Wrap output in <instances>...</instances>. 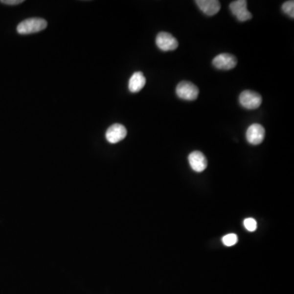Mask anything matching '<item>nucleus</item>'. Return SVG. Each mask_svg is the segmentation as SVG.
<instances>
[{
  "mask_svg": "<svg viewBox=\"0 0 294 294\" xmlns=\"http://www.w3.org/2000/svg\"><path fill=\"white\" fill-rule=\"evenodd\" d=\"M47 26V22L43 18H28L26 20L19 23V25L17 27V31L20 35H30V34L40 32L45 30Z\"/></svg>",
  "mask_w": 294,
  "mask_h": 294,
  "instance_id": "nucleus-1",
  "label": "nucleus"
},
{
  "mask_svg": "<svg viewBox=\"0 0 294 294\" xmlns=\"http://www.w3.org/2000/svg\"><path fill=\"white\" fill-rule=\"evenodd\" d=\"M176 93L181 99L192 102L197 99L200 90L198 87L191 82L181 81L177 86Z\"/></svg>",
  "mask_w": 294,
  "mask_h": 294,
  "instance_id": "nucleus-2",
  "label": "nucleus"
},
{
  "mask_svg": "<svg viewBox=\"0 0 294 294\" xmlns=\"http://www.w3.org/2000/svg\"><path fill=\"white\" fill-rule=\"evenodd\" d=\"M241 106L247 110L257 109L262 105V96L256 91L245 90L242 91L239 97Z\"/></svg>",
  "mask_w": 294,
  "mask_h": 294,
  "instance_id": "nucleus-3",
  "label": "nucleus"
},
{
  "mask_svg": "<svg viewBox=\"0 0 294 294\" xmlns=\"http://www.w3.org/2000/svg\"><path fill=\"white\" fill-rule=\"evenodd\" d=\"M156 45L163 52L174 51L178 47V41L174 36L168 32L158 33L156 36Z\"/></svg>",
  "mask_w": 294,
  "mask_h": 294,
  "instance_id": "nucleus-4",
  "label": "nucleus"
},
{
  "mask_svg": "<svg viewBox=\"0 0 294 294\" xmlns=\"http://www.w3.org/2000/svg\"><path fill=\"white\" fill-rule=\"evenodd\" d=\"M230 10L233 15H235L238 21L241 23L252 19V13L247 9L246 0H237L230 4Z\"/></svg>",
  "mask_w": 294,
  "mask_h": 294,
  "instance_id": "nucleus-5",
  "label": "nucleus"
},
{
  "mask_svg": "<svg viewBox=\"0 0 294 294\" xmlns=\"http://www.w3.org/2000/svg\"><path fill=\"white\" fill-rule=\"evenodd\" d=\"M213 65L217 69L230 70L236 67L237 59L234 55L223 53L216 56L213 60Z\"/></svg>",
  "mask_w": 294,
  "mask_h": 294,
  "instance_id": "nucleus-6",
  "label": "nucleus"
},
{
  "mask_svg": "<svg viewBox=\"0 0 294 294\" xmlns=\"http://www.w3.org/2000/svg\"><path fill=\"white\" fill-rule=\"evenodd\" d=\"M266 131L262 125L259 124H253L248 128L246 131L247 141L252 145L257 146L262 143L265 138Z\"/></svg>",
  "mask_w": 294,
  "mask_h": 294,
  "instance_id": "nucleus-7",
  "label": "nucleus"
},
{
  "mask_svg": "<svg viewBox=\"0 0 294 294\" xmlns=\"http://www.w3.org/2000/svg\"><path fill=\"white\" fill-rule=\"evenodd\" d=\"M127 136V129L120 124H113L107 129L106 138L107 141L112 144L118 143L124 140Z\"/></svg>",
  "mask_w": 294,
  "mask_h": 294,
  "instance_id": "nucleus-8",
  "label": "nucleus"
},
{
  "mask_svg": "<svg viewBox=\"0 0 294 294\" xmlns=\"http://www.w3.org/2000/svg\"><path fill=\"white\" fill-rule=\"evenodd\" d=\"M190 168L196 173H202L208 166V161L205 156L201 151H194L188 157Z\"/></svg>",
  "mask_w": 294,
  "mask_h": 294,
  "instance_id": "nucleus-9",
  "label": "nucleus"
},
{
  "mask_svg": "<svg viewBox=\"0 0 294 294\" xmlns=\"http://www.w3.org/2000/svg\"><path fill=\"white\" fill-rule=\"evenodd\" d=\"M195 3L207 16L216 15L221 9V3L218 0H196Z\"/></svg>",
  "mask_w": 294,
  "mask_h": 294,
  "instance_id": "nucleus-10",
  "label": "nucleus"
},
{
  "mask_svg": "<svg viewBox=\"0 0 294 294\" xmlns=\"http://www.w3.org/2000/svg\"><path fill=\"white\" fill-rule=\"evenodd\" d=\"M146 79L142 72H135L129 79V89L133 93L141 91L146 85Z\"/></svg>",
  "mask_w": 294,
  "mask_h": 294,
  "instance_id": "nucleus-11",
  "label": "nucleus"
},
{
  "mask_svg": "<svg viewBox=\"0 0 294 294\" xmlns=\"http://www.w3.org/2000/svg\"><path fill=\"white\" fill-rule=\"evenodd\" d=\"M282 10L284 13H286L287 15H289L290 18H294V2L292 1H287L285 3H283L282 5Z\"/></svg>",
  "mask_w": 294,
  "mask_h": 294,
  "instance_id": "nucleus-12",
  "label": "nucleus"
},
{
  "mask_svg": "<svg viewBox=\"0 0 294 294\" xmlns=\"http://www.w3.org/2000/svg\"><path fill=\"white\" fill-rule=\"evenodd\" d=\"M238 236L235 234H228L223 238V245L230 247L237 244Z\"/></svg>",
  "mask_w": 294,
  "mask_h": 294,
  "instance_id": "nucleus-13",
  "label": "nucleus"
},
{
  "mask_svg": "<svg viewBox=\"0 0 294 294\" xmlns=\"http://www.w3.org/2000/svg\"><path fill=\"white\" fill-rule=\"evenodd\" d=\"M244 225H245V229L248 231H250V232L255 231L257 227V222L253 218H247V219H245V222H244Z\"/></svg>",
  "mask_w": 294,
  "mask_h": 294,
  "instance_id": "nucleus-14",
  "label": "nucleus"
},
{
  "mask_svg": "<svg viewBox=\"0 0 294 294\" xmlns=\"http://www.w3.org/2000/svg\"><path fill=\"white\" fill-rule=\"evenodd\" d=\"M0 2L7 5H18L20 3H23L24 1L23 0H2Z\"/></svg>",
  "mask_w": 294,
  "mask_h": 294,
  "instance_id": "nucleus-15",
  "label": "nucleus"
}]
</instances>
